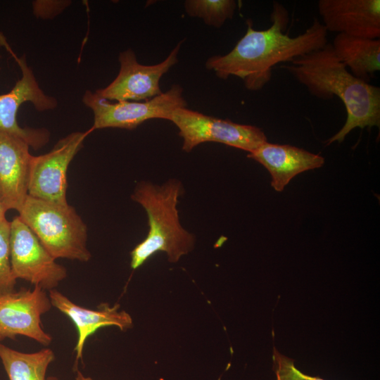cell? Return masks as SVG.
<instances>
[{"label":"cell","instance_id":"13","mask_svg":"<svg viewBox=\"0 0 380 380\" xmlns=\"http://www.w3.org/2000/svg\"><path fill=\"white\" fill-rule=\"evenodd\" d=\"M19 137L0 132V201L6 210L20 211L27 197L32 156Z\"/></svg>","mask_w":380,"mask_h":380},{"label":"cell","instance_id":"24","mask_svg":"<svg viewBox=\"0 0 380 380\" xmlns=\"http://www.w3.org/2000/svg\"><path fill=\"white\" fill-rule=\"evenodd\" d=\"M0 58H1V55H0ZM0 70H1V68H0Z\"/></svg>","mask_w":380,"mask_h":380},{"label":"cell","instance_id":"4","mask_svg":"<svg viewBox=\"0 0 380 380\" xmlns=\"http://www.w3.org/2000/svg\"><path fill=\"white\" fill-rule=\"evenodd\" d=\"M19 217L55 258L87 262V227L75 208L28 195Z\"/></svg>","mask_w":380,"mask_h":380},{"label":"cell","instance_id":"17","mask_svg":"<svg viewBox=\"0 0 380 380\" xmlns=\"http://www.w3.org/2000/svg\"><path fill=\"white\" fill-rule=\"evenodd\" d=\"M0 359L9 380H46L55 355L49 348L27 353L0 343Z\"/></svg>","mask_w":380,"mask_h":380},{"label":"cell","instance_id":"16","mask_svg":"<svg viewBox=\"0 0 380 380\" xmlns=\"http://www.w3.org/2000/svg\"><path fill=\"white\" fill-rule=\"evenodd\" d=\"M340 61L355 77L369 82L380 70V39L337 34L331 44Z\"/></svg>","mask_w":380,"mask_h":380},{"label":"cell","instance_id":"9","mask_svg":"<svg viewBox=\"0 0 380 380\" xmlns=\"http://www.w3.org/2000/svg\"><path fill=\"white\" fill-rule=\"evenodd\" d=\"M14 56L22 70V76L9 92L0 94V132L19 137L37 150L49 141V132L45 129L21 127L16 118L18 111L20 106L27 101L39 111L52 110L58 102L40 88L24 56Z\"/></svg>","mask_w":380,"mask_h":380},{"label":"cell","instance_id":"21","mask_svg":"<svg viewBox=\"0 0 380 380\" xmlns=\"http://www.w3.org/2000/svg\"><path fill=\"white\" fill-rule=\"evenodd\" d=\"M46 380H60L58 377L53 376H49L46 377ZM73 380H94L90 376H84L80 370H76L75 377Z\"/></svg>","mask_w":380,"mask_h":380},{"label":"cell","instance_id":"3","mask_svg":"<svg viewBox=\"0 0 380 380\" xmlns=\"http://www.w3.org/2000/svg\"><path fill=\"white\" fill-rule=\"evenodd\" d=\"M182 194V184L176 179L162 186L147 182L137 186L132 198L144 208L149 229L131 252L132 269H137L158 252L165 253L168 261L175 263L194 248V236L179 222L177 205Z\"/></svg>","mask_w":380,"mask_h":380},{"label":"cell","instance_id":"1","mask_svg":"<svg viewBox=\"0 0 380 380\" xmlns=\"http://www.w3.org/2000/svg\"><path fill=\"white\" fill-rule=\"evenodd\" d=\"M270 19L272 25L263 30H255L252 21L247 20L245 34L232 51L208 58L206 68L224 80L230 76L238 77L243 81L246 89L257 91L270 82L274 65L291 62L328 43V32L317 18L303 33L293 37L285 32L289 19L282 4L273 3Z\"/></svg>","mask_w":380,"mask_h":380},{"label":"cell","instance_id":"6","mask_svg":"<svg viewBox=\"0 0 380 380\" xmlns=\"http://www.w3.org/2000/svg\"><path fill=\"white\" fill-rule=\"evenodd\" d=\"M183 139L182 150L190 152L200 144L218 142L251 153L267 142L264 132L258 127L222 120L182 107L171 120Z\"/></svg>","mask_w":380,"mask_h":380},{"label":"cell","instance_id":"2","mask_svg":"<svg viewBox=\"0 0 380 380\" xmlns=\"http://www.w3.org/2000/svg\"><path fill=\"white\" fill-rule=\"evenodd\" d=\"M321 99L338 96L343 103L347 118L342 128L327 144L342 142L356 127L380 126V88L362 81L348 70L335 53L331 44L294 58L282 66Z\"/></svg>","mask_w":380,"mask_h":380},{"label":"cell","instance_id":"8","mask_svg":"<svg viewBox=\"0 0 380 380\" xmlns=\"http://www.w3.org/2000/svg\"><path fill=\"white\" fill-rule=\"evenodd\" d=\"M91 132H75L60 139L49 153L32 156L28 195L55 204L66 205L67 171L83 142Z\"/></svg>","mask_w":380,"mask_h":380},{"label":"cell","instance_id":"19","mask_svg":"<svg viewBox=\"0 0 380 380\" xmlns=\"http://www.w3.org/2000/svg\"><path fill=\"white\" fill-rule=\"evenodd\" d=\"M10 222H0V296L15 291L16 279L13 275L10 260Z\"/></svg>","mask_w":380,"mask_h":380},{"label":"cell","instance_id":"7","mask_svg":"<svg viewBox=\"0 0 380 380\" xmlns=\"http://www.w3.org/2000/svg\"><path fill=\"white\" fill-rule=\"evenodd\" d=\"M9 246L12 273L16 280L24 279L50 291L67 277L65 267L56 262L19 216L10 222Z\"/></svg>","mask_w":380,"mask_h":380},{"label":"cell","instance_id":"5","mask_svg":"<svg viewBox=\"0 0 380 380\" xmlns=\"http://www.w3.org/2000/svg\"><path fill=\"white\" fill-rule=\"evenodd\" d=\"M182 88L172 86L165 93L144 101H116L111 103L87 90L82 101L94 114L92 131L102 128L135 129L142 122L152 118L170 121L172 113L177 108L186 107L182 96Z\"/></svg>","mask_w":380,"mask_h":380},{"label":"cell","instance_id":"12","mask_svg":"<svg viewBox=\"0 0 380 380\" xmlns=\"http://www.w3.org/2000/svg\"><path fill=\"white\" fill-rule=\"evenodd\" d=\"M317 5L327 32L379 39V0H319Z\"/></svg>","mask_w":380,"mask_h":380},{"label":"cell","instance_id":"23","mask_svg":"<svg viewBox=\"0 0 380 380\" xmlns=\"http://www.w3.org/2000/svg\"><path fill=\"white\" fill-rule=\"evenodd\" d=\"M2 339L0 338V341H1Z\"/></svg>","mask_w":380,"mask_h":380},{"label":"cell","instance_id":"22","mask_svg":"<svg viewBox=\"0 0 380 380\" xmlns=\"http://www.w3.org/2000/svg\"><path fill=\"white\" fill-rule=\"evenodd\" d=\"M6 212V210L4 208V207L3 206V205L1 204L0 201V222L6 220L5 217Z\"/></svg>","mask_w":380,"mask_h":380},{"label":"cell","instance_id":"15","mask_svg":"<svg viewBox=\"0 0 380 380\" xmlns=\"http://www.w3.org/2000/svg\"><path fill=\"white\" fill-rule=\"evenodd\" d=\"M248 157L262 164L272 177L271 186L282 191L296 175L322 167L324 158L318 154L291 146L267 141L248 153Z\"/></svg>","mask_w":380,"mask_h":380},{"label":"cell","instance_id":"20","mask_svg":"<svg viewBox=\"0 0 380 380\" xmlns=\"http://www.w3.org/2000/svg\"><path fill=\"white\" fill-rule=\"evenodd\" d=\"M272 360L276 380H324L301 372L295 367L293 360L281 354L275 348Z\"/></svg>","mask_w":380,"mask_h":380},{"label":"cell","instance_id":"11","mask_svg":"<svg viewBox=\"0 0 380 380\" xmlns=\"http://www.w3.org/2000/svg\"><path fill=\"white\" fill-rule=\"evenodd\" d=\"M51 306L45 290L38 286L0 296V338L23 335L49 346L52 337L42 329L41 316Z\"/></svg>","mask_w":380,"mask_h":380},{"label":"cell","instance_id":"14","mask_svg":"<svg viewBox=\"0 0 380 380\" xmlns=\"http://www.w3.org/2000/svg\"><path fill=\"white\" fill-rule=\"evenodd\" d=\"M49 291L51 305L68 316L75 325L78 336L75 348L77 362L82 360L87 339L99 329L115 326L126 331L133 327L131 316L125 310H118L119 304L110 306L108 303H102L98 310H90L75 304L55 289Z\"/></svg>","mask_w":380,"mask_h":380},{"label":"cell","instance_id":"10","mask_svg":"<svg viewBox=\"0 0 380 380\" xmlns=\"http://www.w3.org/2000/svg\"><path fill=\"white\" fill-rule=\"evenodd\" d=\"M182 43L179 42L163 62L151 65L138 63L131 49L120 53L118 75L110 84L95 93L108 101H148L161 94L160 80L177 63Z\"/></svg>","mask_w":380,"mask_h":380},{"label":"cell","instance_id":"18","mask_svg":"<svg viewBox=\"0 0 380 380\" xmlns=\"http://www.w3.org/2000/svg\"><path fill=\"white\" fill-rule=\"evenodd\" d=\"M184 6L189 15L201 18L208 25L220 27L233 18L237 3L234 0H189Z\"/></svg>","mask_w":380,"mask_h":380}]
</instances>
